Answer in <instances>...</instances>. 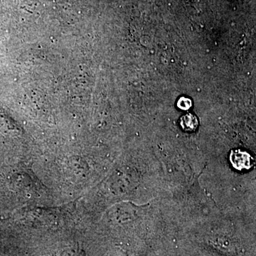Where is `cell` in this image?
Masks as SVG:
<instances>
[{"mask_svg": "<svg viewBox=\"0 0 256 256\" xmlns=\"http://www.w3.org/2000/svg\"><path fill=\"white\" fill-rule=\"evenodd\" d=\"M230 162L232 166L239 171L250 170L254 164V160L252 156L247 152L242 150L232 151Z\"/></svg>", "mask_w": 256, "mask_h": 256, "instance_id": "6da1fadb", "label": "cell"}, {"mask_svg": "<svg viewBox=\"0 0 256 256\" xmlns=\"http://www.w3.org/2000/svg\"><path fill=\"white\" fill-rule=\"evenodd\" d=\"M180 126L186 132H194L198 126V119L193 114H188L180 119Z\"/></svg>", "mask_w": 256, "mask_h": 256, "instance_id": "7a4b0ae2", "label": "cell"}, {"mask_svg": "<svg viewBox=\"0 0 256 256\" xmlns=\"http://www.w3.org/2000/svg\"><path fill=\"white\" fill-rule=\"evenodd\" d=\"M176 106L178 108L182 110H188L192 106L191 99L186 97H181L178 98Z\"/></svg>", "mask_w": 256, "mask_h": 256, "instance_id": "3957f363", "label": "cell"}]
</instances>
